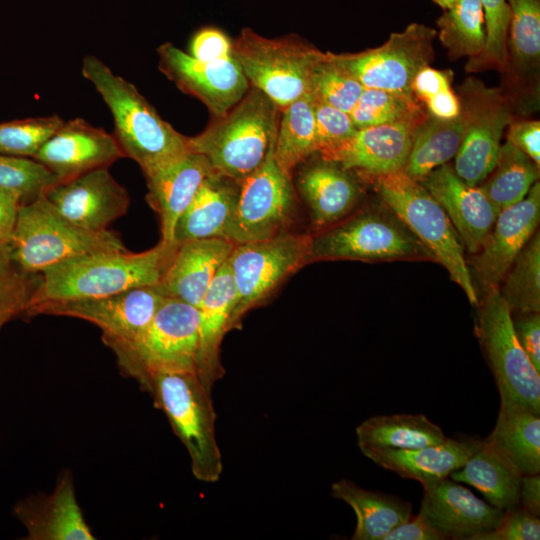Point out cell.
<instances>
[{
	"instance_id": "obj_1",
	"label": "cell",
	"mask_w": 540,
	"mask_h": 540,
	"mask_svg": "<svg viewBox=\"0 0 540 540\" xmlns=\"http://www.w3.org/2000/svg\"><path fill=\"white\" fill-rule=\"evenodd\" d=\"M177 246L160 241L142 252H99L61 261L40 273L29 307L44 301L103 297L159 284Z\"/></svg>"
},
{
	"instance_id": "obj_2",
	"label": "cell",
	"mask_w": 540,
	"mask_h": 540,
	"mask_svg": "<svg viewBox=\"0 0 540 540\" xmlns=\"http://www.w3.org/2000/svg\"><path fill=\"white\" fill-rule=\"evenodd\" d=\"M81 71L110 109L113 135L124 156L134 160L143 174L190 149L189 137L162 119L132 83L114 74L102 60L84 57Z\"/></svg>"
},
{
	"instance_id": "obj_3",
	"label": "cell",
	"mask_w": 540,
	"mask_h": 540,
	"mask_svg": "<svg viewBox=\"0 0 540 540\" xmlns=\"http://www.w3.org/2000/svg\"><path fill=\"white\" fill-rule=\"evenodd\" d=\"M280 114L270 98L250 87L230 111L189 137V148L202 154L215 172L242 181L273 153Z\"/></svg>"
},
{
	"instance_id": "obj_4",
	"label": "cell",
	"mask_w": 540,
	"mask_h": 540,
	"mask_svg": "<svg viewBox=\"0 0 540 540\" xmlns=\"http://www.w3.org/2000/svg\"><path fill=\"white\" fill-rule=\"evenodd\" d=\"M140 386L152 396L185 446L194 477L206 483L217 482L223 462L211 391L192 372L152 373Z\"/></svg>"
},
{
	"instance_id": "obj_5",
	"label": "cell",
	"mask_w": 540,
	"mask_h": 540,
	"mask_svg": "<svg viewBox=\"0 0 540 540\" xmlns=\"http://www.w3.org/2000/svg\"><path fill=\"white\" fill-rule=\"evenodd\" d=\"M324 260L437 262L382 201L379 205L352 212L340 222L311 234L307 262Z\"/></svg>"
},
{
	"instance_id": "obj_6",
	"label": "cell",
	"mask_w": 540,
	"mask_h": 540,
	"mask_svg": "<svg viewBox=\"0 0 540 540\" xmlns=\"http://www.w3.org/2000/svg\"><path fill=\"white\" fill-rule=\"evenodd\" d=\"M388 206L448 271L473 305H479L464 246L451 221L426 188L404 169L367 177Z\"/></svg>"
},
{
	"instance_id": "obj_7",
	"label": "cell",
	"mask_w": 540,
	"mask_h": 540,
	"mask_svg": "<svg viewBox=\"0 0 540 540\" xmlns=\"http://www.w3.org/2000/svg\"><path fill=\"white\" fill-rule=\"evenodd\" d=\"M10 245L15 262L29 273L77 256L127 250L115 232L75 225L45 195L20 205Z\"/></svg>"
},
{
	"instance_id": "obj_8",
	"label": "cell",
	"mask_w": 540,
	"mask_h": 540,
	"mask_svg": "<svg viewBox=\"0 0 540 540\" xmlns=\"http://www.w3.org/2000/svg\"><path fill=\"white\" fill-rule=\"evenodd\" d=\"M199 310L167 297L134 340L110 347L120 369L141 384L156 372L196 373Z\"/></svg>"
},
{
	"instance_id": "obj_9",
	"label": "cell",
	"mask_w": 540,
	"mask_h": 540,
	"mask_svg": "<svg viewBox=\"0 0 540 540\" xmlns=\"http://www.w3.org/2000/svg\"><path fill=\"white\" fill-rule=\"evenodd\" d=\"M311 234L288 232L271 239L234 244L228 265L235 285L230 330L251 309L266 302L295 272L308 264Z\"/></svg>"
},
{
	"instance_id": "obj_10",
	"label": "cell",
	"mask_w": 540,
	"mask_h": 540,
	"mask_svg": "<svg viewBox=\"0 0 540 540\" xmlns=\"http://www.w3.org/2000/svg\"><path fill=\"white\" fill-rule=\"evenodd\" d=\"M321 51L287 36L270 39L244 28L233 41V54L249 85L282 110L309 91L312 68Z\"/></svg>"
},
{
	"instance_id": "obj_11",
	"label": "cell",
	"mask_w": 540,
	"mask_h": 540,
	"mask_svg": "<svg viewBox=\"0 0 540 540\" xmlns=\"http://www.w3.org/2000/svg\"><path fill=\"white\" fill-rule=\"evenodd\" d=\"M479 305L477 335L500 402L520 404L540 413V373L518 342L508 304L495 289L487 292Z\"/></svg>"
},
{
	"instance_id": "obj_12",
	"label": "cell",
	"mask_w": 540,
	"mask_h": 540,
	"mask_svg": "<svg viewBox=\"0 0 540 540\" xmlns=\"http://www.w3.org/2000/svg\"><path fill=\"white\" fill-rule=\"evenodd\" d=\"M297 211L293 177L279 167L272 153L262 166L240 181L226 240L240 244L292 232Z\"/></svg>"
},
{
	"instance_id": "obj_13",
	"label": "cell",
	"mask_w": 540,
	"mask_h": 540,
	"mask_svg": "<svg viewBox=\"0 0 540 540\" xmlns=\"http://www.w3.org/2000/svg\"><path fill=\"white\" fill-rule=\"evenodd\" d=\"M464 134L452 166L467 184L479 185L498 157L506 127L513 121L512 107L499 88L467 78L458 94Z\"/></svg>"
},
{
	"instance_id": "obj_14",
	"label": "cell",
	"mask_w": 540,
	"mask_h": 540,
	"mask_svg": "<svg viewBox=\"0 0 540 540\" xmlns=\"http://www.w3.org/2000/svg\"><path fill=\"white\" fill-rule=\"evenodd\" d=\"M437 30L412 23L392 33L382 45L357 53L334 54L333 58L364 88L413 95L415 75L434 59Z\"/></svg>"
},
{
	"instance_id": "obj_15",
	"label": "cell",
	"mask_w": 540,
	"mask_h": 540,
	"mask_svg": "<svg viewBox=\"0 0 540 540\" xmlns=\"http://www.w3.org/2000/svg\"><path fill=\"white\" fill-rule=\"evenodd\" d=\"M166 298L158 284L146 285L103 297L39 302L26 314L88 321L102 331V340L110 348L137 338Z\"/></svg>"
},
{
	"instance_id": "obj_16",
	"label": "cell",
	"mask_w": 540,
	"mask_h": 540,
	"mask_svg": "<svg viewBox=\"0 0 540 540\" xmlns=\"http://www.w3.org/2000/svg\"><path fill=\"white\" fill-rule=\"evenodd\" d=\"M158 67L176 86L200 100L215 117L225 115L250 88L234 54L216 61H200L171 43L157 49Z\"/></svg>"
},
{
	"instance_id": "obj_17",
	"label": "cell",
	"mask_w": 540,
	"mask_h": 540,
	"mask_svg": "<svg viewBox=\"0 0 540 540\" xmlns=\"http://www.w3.org/2000/svg\"><path fill=\"white\" fill-rule=\"evenodd\" d=\"M540 219V183L520 202L501 210L474 254L473 268L485 292L499 289L507 271L536 232Z\"/></svg>"
},
{
	"instance_id": "obj_18",
	"label": "cell",
	"mask_w": 540,
	"mask_h": 540,
	"mask_svg": "<svg viewBox=\"0 0 540 540\" xmlns=\"http://www.w3.org/2000/svg\"><path fill=\"white\" fill-rule=\"evenodd\" d=\"M46 198L66 219L91 231H104L126 214L130 198L108 168H98L59 182Z\"/></svg>"
},
{
	"instance_id": "obj_19",
	"label": "cell",
	"mask_w": 540,
	"mask_h": 540,
	"mask_svg": "<svg viewBox=\"0 0 540 540\" xmlns=\"http://www.w3.org/2000/svg\"><path fill=\"white\" fill-rule=\"evenodd\" d=\"M422 123L398 122L359 128L351 137L319 152L318 156L362 179L401 170Z\"/></svg>"
},
{
	"instance_id": "obj_20",
	"label": "cell",
	"mask_w": 540,
	"mask_h": 540,
	"mask_svg": "<svg viewBox=\"0 0 540 540\" xmlns=\"http://www.w3.org/2000/svg\"><path fill=\"white\" fill-rule=\"evenodd\" d=\"M123 157L113 134L75 118L64 122L34 159L64 182L94 169L108 168Z\"/></svg>"
},
{
	"instance_id": "obj_21",
	"label": "cell",
	"mask_w": 540,
	"mask_h": 540,
	"mask_svg": "<svg viewBox=\"0 0 540 540\" xmlns=\"http://www.w3.org/2000/svg\"><path fill=\"white\" fill-rule=\"evenodd\" d=\"M419 182L443 208L463 246L475 254L500 211L479 185L464 182L448 163L434 169Z\"/></svg>"
},
{
	"instance_id": "obj_22",
	"label": "cell",
	"mask_w": 540,
	"mask_h": 540,
	"mask_svg": "<svg viewBox=\"0 0 540 540\" xmlns=\"http://www.w3.org/2000/svg\"><path fill=\"white\" fill-rule=\"evenodd\" d=\"M213 172L202 154L189 149L144 174L148 189L146 199L160 220V241L175 243L177 220Z\"/></svg>"
},
{
	"instance_id": "obj_23",
	"label": "cell",
	"mask_w": 540,
	"mask_h": 540,
	"mask_svg": "<svg viewBox=\"0 0 540 540\" xmlns=\"http://www.w3.org/2000/svg\"><path fill=\"white\" fill-rule=\"evenodd\" d=\"M296 189L309 209L313 233L349 216L362 194L353 173L320 156L303 163L296 178Z\"/></svg>"
},
{
	"instance_id": "obj_24",
	"label": "cell",
	"mask_w": 540,
	"mask_h": 540,
	"mask_svg": "<svg viewBox=\"0 0 540 540\" xmlns=\"http://www.w3.org/2000/svg\"><path fill=\"white\" fill-rule=\"evenodd\" d=\"M14 514L24 526L28 540H94L78 504L73 477L64 472L49 494L21 499Z\"/></svg>"
},
{
	"instance_id": "obj_25",
	"label": "cell",
	"mask_w": 540,
	"mask_h": 540,
	"mask_svg": "<svg viewBox=\"0 0 540 540\" xmlns=\"http://www.w3.org/2000/svg\"><path fill=\"white\" fill-rule=\"evenodd\" d=\"M504 510L484 502L470 490L445 479L425 490L420 512L445 539L475 540L493 530Z\"/></svg>"
},
{
	"instance_id": "obj_26",
	"label": "cell",
	"mask_w": 540,
	"mask_h": 540,
	"mask_svg": "<svg viewBox=\"0 0 540 540\" xmlns=\"http://www.w3.org/2000/svg\"><path fill=\"white\" fill-rule=\"evenodd\" d=\"M177 245L158 285L166 297L198 308L215 276L227 262L234 243L223 238H210Z\"/></svg>"
},
{
	"instance_id": "obj_27",
	"label": "cell",
	"mask_w": 540,
	"mask_h": 540,
	"mask_svg": "<svg viewBox=\"0 0 540 540\" xmlns=\"http://www.w3.org/2000/svg\"><path fill=\"white\" fill-rule=\"evenodd\" d=\"M479 440L446 438L440 444L412 450L370 449L363 454L376 465L402 478L421 483L425 490L436 487L462 467L480 445Z\"/></svg>"
},
{
	"instance_id": "obj_28",
	"label": "cell",
	"mask_w": 540,
	"mask_h": 540,
	"mask_svg": "<svg viewBox=\"0 0 540 540\" xmlns=\"http://www.w3.org/2000/svg\"><path fill=\"white\" fill-rule=\"evenodd\" d=\"M234 301L235 285L226 262L198 307L199 348L196 374L211 392L214 384L224 376L221 344L225 334L230 331Z\"/></svg>"
},
{
	"instance_id": "obj_29",
	"label": "cell",
	"mask_w": 540,
	"mask_h": 540,
	"mask_svg": "<svg viewBox=\"0 0 540 540\" xmlns=\"http://www.w3.org/2000/svg\"><path fill=\"white\" fill-rule=\"evenodd\" d=\"M240 181L217 172L202 183L174 229V242L223 238L235 213Z\"/></svg>"
},
{
	"instance_id": "obj_30",
	"label": "cell",
	"mask_w": 540,
	"mask_h": 540,
	"mask_svg": "<svg viewBox=\"0 0 540 540\" xmlns=\"http://www.w3.org/2000/svg\"><path fill=\"white\" fill-rule=\"evenodd\" d=\"M478 489L489 504L504 511L518 507L523 474L495 445L480 442L467 462L449 475Z\"/></svg>"
},
{
	"instance_id": "obj_31",
	"label": "cell",
	"mask_w": 540,
	"mask_h": 540,
	"mask_svg": "<svg viewBox=\"0 0 540 540\" xmlns=\"http://www.w3.org/2000/svg\"><path fill=\"white\" fill-rule=\"evenodd\" d=\"M332 496L348 504L356 515L352 540H383L397 525L412 516V506L402 499L366 490L341 479L331 486Z\"/></svg>"
},
{
	"instance_id": "obj_32",
	"label": "cell",
	"mask_w": 540,
	"mask_h": 540,
	"mask_svg": "<svg viewBox=\"0 0 540 540\" xmlns=\"http://www.w3.org/2000/svg\"><path fill=\"white\" fill-rule=\"evenodd\" d=\"M363 453L370 449L412 450L446 440L442 429L423 414L372 416L356 427Z\"/></svg>"
},
{
	"instance_id": "obj_33",
	"label": "cell",
	"mask_w": 540,
	"mask_h": 540,
	"mask_svg": "<svg viewBox=\"0 0 540 540\" xmlns=\"http://www.w3.org/2000/svg\"><path fill=\"white\" fill-rule=\"evenodd\" d=\"M486 440L523 475L540 472V413L520 404L500 402L495 426Z\"/></svg>"
},
{
	"instance_id": "obj_34",
	"label": "cell",
	"mask_w": 540,
	"mask_h": 540,
	"mask_svg": "<svg viewBox=\"0 0 540 540\" xmlns=\"http://www.w3.org/2000/svg\"><path fill=\"white\" fill-rule=\"evenodd\" d=\"M273 154L292 177L298 166L317 154L314 101L309 91L281 110Z\"/></svg>"
},
{
	"instance_id": "obj_35",
	"label": "cell",
	"mask_w": 540,
	"mask_h": 540,
	"mask_svg": "<svg viewBox=\"0 0 540 540\" xmlns=\"http://www.w3.org/2000/svg\"><path fill=\"white\" fill-rule=\"evenodd\" d=\"M464 134V119L442 120L428 116L417 128L404 171L420 181L434 169L455 157Z\"/></svg>"
},
{
	"instance_id": "obj_36",
	"label": "cell",
	"mask_w": 540,
	"mask_h": 540,
	"mask_svg": "<svg viewBox=\"0 0 540 540\" xmlns=\"http://www.w3.org/2000/svg\"><path fill=\"white\" fill-rule=\"evenodd\" d=\"M507 3L506 73L518 81L535 78L540 65V0H507Z\"/></svg>"
},
{
	"instance_id": "obj_37",
	"label": "cell",
	"mask_w": 540,
	"mask_h": 540,
	"mask_svg": "<svg viewBox=\"0 0 540 540\" xmlns=\"http://www.w3.org/2000/svg\"><path fill=\"white\" fill-rule=\"evenodd\" d=\"M539 168L525 153L506 141L500 146L494 167L479 186L501 211L525 198L538 181Z\"/></svg>"
},
{
	"instance_id": "obj_38",
	"label": "cell",
	"mask_w": 540,
	"mask_h": 540,
	"mask_svg": "<svg viewBox=\"0 0 540 540\" xmlns=\"http://www.w3.org/2000/svg\"><path fill=\"white\" fill-rule=\"evenodd\" d=\"M437 36L450 59H473L485 49V16L479 0H457L437 20Z\"/></svg>"
},
{
	"instance_id": "obj_39",
	"label": "cell",
	"mask_w": 540,
	"mask_h": 540,
	"mask_svg": "<svg viewBox=\"0 0 540 540\" xmlns=\"http://www.w3.org/2000/svg\"><path fill=\"white\" fill-rule=\"evenodd\" d=\"M502 297L512 313L540 312V234L522 248L503 280Z\"/></svg>"
},
{
	"instance_id": "obj_40",
	"label": "cell",
	"mask_w": 540,
	"mask_h": 540,
	"mask_svg": "<svg viewBox=\"0 0 540 540\" xmlns=\"http://www.w3.org/2000/svg\"><path fill=\"white\" fill-rule=\"evenodd\" d=\"M349 114L358 129L398 122L422 123L428 117L414 95L370 88L363 89Z\"/></svg>"
},
{
	"instance_id": "obj_41",
	"label": "cell",
	"mask_w": 540,
	"mask_h": 540,
	"mask_svg": "<svg viewBox=\"0 0 540 540\" xmlns=\"http://www.w3.org/2000/svg\"><path fill=\"white\" fill-rule=\"evenodd\" d=\"M364 87L342 67L331 52L320 53L309 81V92L315 100L350 113Z\"/></svg>"
},
{
	"instance_id": "obj_42",
	"label": "cell",
	"mask_w": 540,
	"mask_h": 540,
	"mask_svg": "<svg viewBox=\"0 0 540 540\" xmlns=\"http://www.w3.org/2000/svg\"><path fill=\"white\" fill-rule=\"evenodd\" d=\"M40 279V273L19 267L10 243L0 244V330L13 318L26 314Z\"/></svg>"
},
{
	"instance_id": "obj_43",
	"label": "cell",
	"mask_w": 540,
	"mask_h": 540,
	"mask_svg": "<svg viewBox=\"0 0 540 540\" xmlns=\"http://www.w3.org/2000/svg\"><path fill=\"white\" fill-rule=\"evenodd\" d=\"M59 182L53 172L34 158L0 154V187L18 195L21 204L46 195Z\"/></svg>"
},
{
	"instance_id": "obj_44",
	"label": "cell",
	"mask_w": 540,
	"mask_h": 540,
	"mask_svg": "<svg viewBox=\"0 0 540 540\" xmlns=\"http://www.w3.org/2000/svg\"><path fill=\"white\" fill-rule=\"evenodd\" d=\"M485 16L486 45L476 58L469 59L466 71L470 73L485 70L507 71V33L509 7L507 0H479Z\"/></svg>"
},
{
	"instance_id": "obj_45",
	"label": "cell",
	"mask_w": 540,
	"mask_h": 540,
	"mask_svg": "<svg viewBox=\"0 0 540 540\" xmlns=\"http://www.w3.org/2000/svg\"><path fill=\"white\" fill-rule=\"evenodd\" d=\"M452 76L450 70H439L430 65L415 75L411 91L424 106L428 116L450 120L460 115V100L452 89Z\"/></svg>"
},
{
	"instance_id": "obj_46",
	"label": "cell",
	"mask_w": 540,
	"mask_h": 540,
	"mask_svg": "<svg viewBox=\"0 0 540 540\" xmlns=\"http://www.w3.org/2000/svg\"><path fill=\"white\" fill-rule=\"evenodd\" d=\"M63 123L58 115L0 123V154L34 158Z\"/></svg>"
},
{
	"instance_id": "obj_47",
	"label": "cell",
	"mask_w": 540,
	"mask_h": 540,
	"mask_svg": "<svg viewBox=\"0 0 540 540\" xmlns=\"http://www.w3.org/2000/svg\"><path fill=\"white\" fill-rule=\"evenodd\" d=\"M313 101L317 154L346 140L357 131L349 113L314 98Z\"/></svg>"
},
{
	"instance_id": "obj_48",
	"label": "cell",
	"mask_w": 540,
	"mask_h": 540,
	"mask_svg": "<svg viewBox=\"0 0 540 540\" xmlns=\"http://www.w3.org/2000/svg\"><path fill=\"white\" fill-rule=\"evenodd\" d=\"M540 521L538 516L527 510L513 508L506 510L498 523L491 531L483 533L475 540H539Z\"/></svg>"
},
{
	"instance_id": "obj_49",
	"label": "cell",
	"mask_w": 540,
	"mask_h": 540,
	"mask_svg": "<svg viewBox=\"0 0 540 540\" xmlns=\"http://www.w3.org/2000/svg\"><path fill=\"white\" fill-rule=\"evenodd\" d=\"M189 54L200 61L225 59L233 55V41L217 27H204L193 35Z\"/></svg>"
},
{
	"instance_id": "obj_50",
	"label": "cell",
	"mask_w": 540,
	"mask_h": 540,
	"mask_svg": "<svg viewBox=\"0 0 540 540\" xmlns=\"http://www.w3.org/2000/svg\"><path fill=\"white\" fill-rule=\"evenodd\" d=\"M512 322L521 347L540 373V315L539 312L514 313Z\"/></svg>"
},
{
	"instance_id": "obj_51",
	"label": "cell",
	"mask_w": 540,
	"mask_h": 540,
	"mask_svg": "<svg viewBox=\"0 0 540 540\" xmlns=\"http://www.w3.org/2000/svg\"><path fill=\"white\" fill-rule=\"evenodd\" d=\"M506 139L540 167V122L538 120H513L508 125Z\"/></svg>"
},
{
	"instance_id": "obj_52",
	"label": "cell",
	"mask_w": 540,
	"mask_h": 540,
	"mask_svg": "<svg viewBox=\"0 0 540 540\" xmlns=\"http://www.w3.org/2000/svg\"><path fill=\"white\" fill-rule=\"evenodd\" d=\"M444 536L421 514L392 529L383 540H444Z\"/></svg>"
},
{
	"instance_id": "obj_53",
	"label": "cell",
	"mask_w": 540,
	"mask_h": 540,
	"mask_svg": "<svg viewBox=\"0 0 540 540\" xmlns=\"http://www.w3.org/2000/svg\"><path fill=\"white\" fill-rule=\"evenodd\" d=\"M20 205L18 195L0 187V244L11 243Z\"/></svg>"
},
{
	"instance_id": "obj_54",
	"label": "cell",
	"mask_w": 540,
	"mask_h": 540,
	"mask_svg": "<svg viewBox=\"0 0 540 540\" xmlns=\"http://www.w3.org/2000/svg\"><path fill=\"white\" fill-rule=\"evenodd\" d=\"M519 504L535 516L540 515V476L538 474L523 475Z\"/></svg>"
},
{
	"instance_id": "obj_55",
	"label": "cell",
	"mask_w": 540,
	"mask_h": 540,
	"mask_svg": "<svg viewBox=\"0 0 540 540\" xmlns=\"http://www.w3.org/2000/svg\"><path fill=\"white\" fill-rule=\"evenodd\" d=\"M434 1L438 6H440L443 10H446L454 5V3L457 0H432Z\"/></svg>"
}]
</instances>
